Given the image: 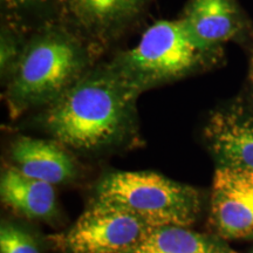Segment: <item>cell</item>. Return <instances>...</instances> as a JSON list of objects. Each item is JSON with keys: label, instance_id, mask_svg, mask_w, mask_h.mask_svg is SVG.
I'll return each instance as SVG.
<instances>
[{"label": "cell", "instance_id": "1", "mask_svg": "<svg viewBox=\"0 0 253 253\" xmlns=\"http://www.w3.org/2000/svg\"><path fill=\"white\" fill-rule=\"evenodd\" d=\"M140 95L107 63L90 68L46 107L40 122L50 137L77 155L115 153L137 143Z\"/></svg>", "mask_w": 253, "mask_h": 253}, {"label": "cell", "instance_id": "2", "mask_svg": "<svg viewBox=\"0 0 253 253\" xmlns=\"http://www.w3.org/2000/svg\"><path fill=\"white\" fill-rule=\"evenodd\" d=\"M90 60L89 47L71 30L58 25L40 28L6 79L11 119L52 104L89 71Z\"/></svg>", "mask_w": 253, "mask_h": 253}, {"label": "cell", "instance_id": "3", "mask_svg": "<svg viewBox=\"0 0 253 253\" xmlns=\"http://www.w3.org/2000/svg\"><path fill=\"white\" fill-rule=\"evenodd\" d=\"M224 50L208 49L189 34L181 19L157 20L110 66L142 94L219 66Z\"/></svg>", "mask_w": 253, "mask_h": 253}, {"label": "cell", "instance_id": "4", "mask_svg": "<svg viewBox=\"0 0 253 253\" xmlns=\"http://www.w3.org/2000/svg\"><path fill=\"white\" fill-rule=\"evenodd\" d=\"M94 198L130 211L151 226L191 227L204 210L203 192L151 171H113L103 175Z\"/></svg>", "mask_w": 253, "mask_h": 253}, {"label": "cell", "instance_id": "5", "mask_svg": "<svg viewBox=\"0 0 253 253\" xmlns=\"http://www.w3.org/2000/svg\"><path fill=\"white\" fill-rule=\"evenodd\" d=\"M154 226L130 211L91 198L69 229L46 238L60 253H129Z\"/></svg>", "mask_w": 253, "mask_h": 253}, {"label": "cell", "instance_id": "6", "mask_svg": "<svg viewBox=\"0 0 253 253\" xmlns=\"http://www.w3.org/2000/svg\"><path fill=\"white\" fill-rule=\"evenodd\" d=\"M209 226L229 240H253V170L216 167Z\"/></svg>", "mask_w": 253, "mask_h": 253}, {"label": "cell", "instance_id": "7", "mask_svg": "<svg viewBox=\"0 0 253 253\" xmlns=\"http://www.w3.org/2000/svg\"><path fill=\"white\" fill-rule=\"evenodd\" d=\"M203 140L216 167L253 170V100L239 99L213 110Z\"/></svg>", "mask_w": 253, "mask_h": 253}, {"label": "cell", "instance_id": "8", "mask_svg": "<svg viewBox=\"0 0 253 253\" xmlns=\"http://www.w3.org/2000/svg\"><path fill=\"white\" fill-rule=\"evenodd\" d=\"M179 19L208 49L224 50L227 42L253 46V24L238 0H188Z\"/></svg>", "mask_w": 253, "mask_h": 253}, {"label": "cell", "instance_id": "9", "mask_svg": "<svg viewBox=\"0 0 253 253\" xmlns=\"http://www.w3.org/2000/svg\"><path fill=\"white\" fill-rule=\"evenodd\" d=\"M9 160L21 173L52 185L72 184L81 175L77 154L54 138L18 136L9 147Z\"/></svg>", "mask_w": 253, "mask_h": 253}, {"label": "cell", "instance_id": "10", "mask_svg": "<svg viewBox=\"0 0 253 253\" xmlns=\"http://www.w3.org/2000/svg\"><path fill=\"white\" fill-rule=\"evenodd\" d=\"M66 17L91 42L115 39L151 0H60Z\"/></svg>", "mask_w": 253, "mask_h": 253}, {"label": "cell", "instance_id": "11", "mask_svg": "<svg viewBox=\"0 0 253 253\" xmlns=\"http://www.w3.org/2000/svg\"><path fill=\"white\" fill-rule=\"evenodd\" d=\"M0 197L4 207L28 220L50 226L61 221L54 185L24 175L13 166L2 170Z\"/></svg>", "mask_w": 253, "mask_h": 253}, {"label": "cell", "instance_id": "12", "mask_svg": "<svg viewBox=\"0 0 253 253\" xmlns=\"http://www.w3.org/2000/svg\"><path fill=\"white\" fill-rule=\"evenodd\" d=\"M129 253H239L214 233H203L190 226H154Z\"/></svg>", "mask_w": 253, "mask_h": 253}, {"label": "cell", "instance_id": "13", "mask_svg": "<svg viewBox=\"0 0 253 253\" xmlns=\"http://www.w3.org/2000/svg\"><path fill=\"white\" fill-rule=\"evenodd\" d=\"M32 227L20 221L2 219L0 253H43L42 239Z\"/></svg>", "mask_w": 253, "mask_h": 253}, {"label": "cell", "instance_id": "14", "mask_svg": "<svg viewBox=\"0 0 253 253\" xmlns=\"http://www.w3.org/2000/svg\"><path fill=\"white\" fill-rule=\"evenodd\" d=\"M26 42H21L14 34V30L8 26H4L1 30V50H0V65H1V75L5 79L8 78L14 66L17 65L24 46Z\"/></svg>", "mask_w": 253, "mask_h": 253}, {"label": "cell", "instance_id": "15", "mask_svg": "<svg viewBox=\"0 0 253 253\" xmlns=\"http://www.w3.org/2000/svg\"><path fill=\"white\" fill-rule=\"evenodd\" d=\"M49 0H1L6 11L14 15H24L36 12Z\"/></svg>", "mask_w": 253, "mask_h": 253}, {"label": "cell", "instance_id": "16", "mask_svg": "<svg viewBox=\"0 0 253 253\" xmlns=\"http://www.w3.org/2000/svg\"><path fill=\"white\" fill-rule=\"evenodd\" d=\"M248 81L250 89L252 91L253 100V46L249 47V68H248Z\"/></svg>", "mask_w": 253, "mask_h": 253}, {"label": "cell", "instance_id": "17", "mask_svg": "<svg viewBox=\"0 0 253 253\" xmlns=\"http://www.w3.org/2000/svg\"><path fill=\"white\" fill-rule=\"evenodd\" d=\"M250 253H253V248H252V250H251V251H250Z\"/></svg>", "mask_w": 253, "mask_h": 253}]
</instances>
